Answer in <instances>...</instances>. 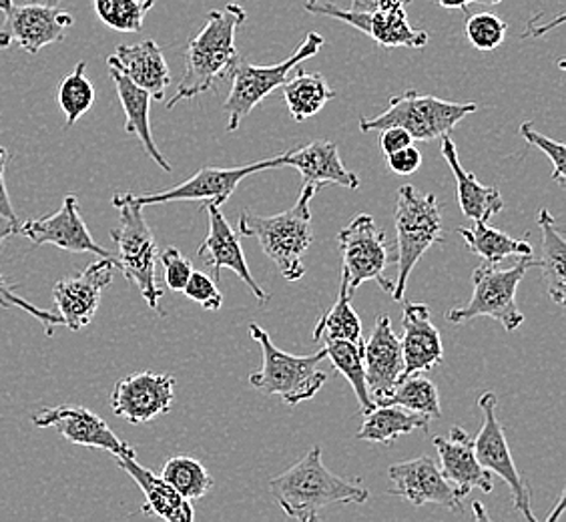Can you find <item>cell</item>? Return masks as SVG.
Returning a JSON list of instances; mask_svg holds the SVG:
<instances>
[{
  "instance_id": "cell-31",
  "label": "cell",
  "mask_w": 566,
  "mask_h": 522,
  "mask_svg": "<svg viewBox=\"0 0 566 522\" xmlns=\"http://www.w3.org/2000/svg\"><path fill=\"white\" fill-rule=\"evenodd\" d=\"M458 233L470 253L486 263H501L506 258H533V246L528 241L514 240L501 229L489 226V221H474L472 228H458Z\"/></svg>"
},
{
  "instance_id": "cell-49",
  "label": "cell",
  "mask_w": 566,
  "mask_h": 522,
  "mask_svg": "<svg viewBox=\"0 0 566 522\" xmlns=\"http://www.w3.org/2000/svg\"><path fill=\"white\" fill-rule=\"evenodd\" d=\"M563 511H565V494L560 497V501H558V504H556V511L553 512V514H548L546 522H555L556 519L563 514Z\"/></svg>"
},
{
  "instance_id": "cell-22",
  "label": "cell",
  "mask_w": 566,
  "mask_h": 522,
  "mask_svg": "<svg viewBox=\"0 0 566 522\" xmlns=\"http://www.w3.org/2000/svg\"><path fill=\"white\" fill-rule=\"evenodd\" d=\"M283 167H294L302 175L304 186L348 187L358 189L359 177L352 174L339 157L338 145L327 139L307 143L300 149L282 153Z\"/></svg>"
},
{
  "instance_id": "cell-28",
  "label": "cell",
  "mask_w": 566,
  "mask_h": 522,
  "mask_svg": "<svg viewBox=\"0 0 566 522\" xmlns=\"http://www.w3.org/2000/svg\"><path fill=\"white\" fill-rule=\"evenodd\" d=\"M366 420L356 438L378 445H392L396 438L410 435L415 430H430V418L424 414L410 413L396 404H376L371 413L364 414Z\"/></svg>"
},
{
  "instance_id": "cell-34",
  "label": "cell",
  "mask_w": 566,
  "mask_h": 522,
  "mask_svg": "<svg viewBox=\"0 0 566 522\" xmlns=\"http://www.w3.org/2000/svg\"><path fill=\"white\" fill-rule=\"evenodd\" d=\"M378 404H396L410 413L424 414L430 420L442 416L438 388L422 376V372L402 376L392 392L384 396Z\"/></svg>"
},
{
  "instance_id": "cell-16",
  "label": "cell",
  "mask_w": 566,
  "mask_h": 522,
  "mask_svg": "<svg viewBox=\"0 0 566 522\" xmlns=\"http://www.w3.org/2000/svg\"><path fill=\"white\" fill-rule=\"evenodd\" d=\"M174 400L175 378L171 374L135 372L115 384L111 408L115 416L132 425H147L153 418L169 413Z\"/></svg>"
},
{
  "instance_id": "cell-18",
  "label": "cell",
  "mask_w": 566,
  "mask_h": 522,
  "mask_svg": "<svg viewBox=\"0 0 566 522\" xmlns=\"http://www.w3.org/2000/svg\"><path fill=\"white\" fill-rule=\"evenodd\" d=\"M208 211L209 231L208 238L199 246L197 255L203 260L209 270L213 272V280L219 282L221 270H231L251 290L258 304L265 305L270 302V294L263 290L260 283L253 280L248 261L241 250V236L229 226L228 219L219 211L218 206L206 203Z\"/></svg>"
},
{
  "instance_id": "cell-20",
  "label": "cell",
  "mask_w": 566,
  "mask_h": 522,
  "mask_svg": "<svg viewBox=\"0 0 566 522\" xmlns=\"http://www.w3.org/2000/svg\"><path fill=\"white\" fill-rule=\"evenodd\" d=\"M364 368L366 384L374 404L392 392L403 376L402 344L394 334L390 317L378 316L368 342H364Z\"/></svg>"
},
{
  "instance_id": "cell-48",
  "label": "cell",
  "mask_w": 566,
  "mask_h": 522,
  "mask_svg": "<svg viewBox=\"0 0 566 522\" xmlns=\"http://www.w3.org/2000/svg\"><path fill=\"white\" fill-rule=\"evenodd\" d=\"M376 4H378V0H352V7H349V9L370 12L376 9Z\"/></svg>"
},
{
  "instance_id": "cell-15",
  "label": "cell",
  "mask_w": 566,
  "mask_h": 522,
  "mask_svg": "<svg viewBox=\"0 0 566 522\" xmlns=\"http://www.w3.org/2000/svg\"><path fill=\"white\" fill-rule=\"evenodd\" d=\"M388 492L415 507L436 504L452 512L464 511V497L444 479L434 458L420 457L392 464L388 468Z\"/></svg>"
},
{
  "instance_id": "cell-40",
  "label": "cell",
  "mask_w": 566,
  "mask_h": 522,
  "mask_svg": "<svg viewBox=\"0 0 566 522\" xmlns=\"http://www.w3.org/2000/svg\"><path fill=\"white\" fill-rule=\"evenodd\" d=\"M506 31H509V24L492 12L472 14L467 21V39L482 53H491L494 49H499L506 39Z\"/></svg>"
},
{
  "instance_id": "cell-14",
  "label": "cell",
  "mask_w": 566,
  "mask_h": 522,
  "mask_svg": "<svg viewBox=\"0 0 566 522\" xmlns=\"http://www.w3.org/2000/svg\"><path fill=\"white\" fill-rule=\"evenodd\" d=\"M117 258H101V261L88 263L83 272L55 283L53 300L56 314L63 320L66 330L78 332L93 322L101 305L103 290L113 282Z\"/></svg>"
},
{
  "instance_id": "cell-33",
  "label": "cell",
  "mask_w": 566,
  "mask_h": 522,
  "mask_svg": "<svg viewBox=\"0 0 566 522\" xmlns=\"http://www.w3.org/2000/svg\"><path fill=\"white\" fill-rule=\"evenodd\" d=\"M368 36L386 49H422L428 44V34L424 31H416L408 21L406 7L370 11Z\"/></svg>"
},
{
  "instance_id": "cell-9",
  "label": "cell",
  "mask_w": 566,
  "mask_h": 522,
  "mask_svg": "<svg viewBox=\"0 0 566 522\" xmlns=\"http://www.w3.org/2000/svg\"><path fill=\"white\" fill-rule=\"evenodd\" d=\"M324 36L319 33L305 34L304 43L295 49L277 65L258 66L238 61L231 69V91L223 111L228 115L226 129L235 133L240 129L241 121L255 109L263 98L270 97L275 88H282L283 83L294 75L295 66L302 65L307 59L316 56L324 46Z\"/></svg>"
},
{
  "instance_id": "cell-32",
  "label": "cell",
  "mask_w": 566,
  "mask_h": 522,
  "mask_svg": "<svg viewBox=\"0 0 566 522\" xmlns=\"http://www.w3.org/2000/svg\"><path fill=\"white\" fill-rule=\"evenodd\" d=\"M326 344V358L332 366L349 382L354 394L358 398L361 413L368 414L376 408L371 400L368 384H366V368H364V340L348 342V340H324Z\"/></svg>"
},
{
  "instance_id": "cell-46",
  "label": "cell",
  "mask_w": 566,
  "mask_h": 522,
  "mask_svg": "<svg viewBox=\"0 0 566 522\" xmlns=\"http://www.w3.org/2000/svg\"><path fill=\"white\" fill-rule=\"evenodd\" d=\"M9 159H11V153L7 152L4 147H0V218L19 221L14 213V207H12L11 197H9L7 181H4V171H7Z\"/></svg>"
},
{
  "instance_id": "cell-19",
  "label": "cell",
  "mask_w": 566,
  "mask_h": 522,
  "mask_svg": "<svg viewBox=\"0 0 566 522\" xmlns=\"http://www.w3.org/2000/svg\"><path fill=\"white\" fill-rule=\"evenodd\" d=\"M31 420L36 428H55L59 435L76 447L107 450L115 457L129 448V445L123 442L101 416L91 413L85 406L63 404V406L43 408L33 414Z\"/></svg>"
},
{
  "instance_id": "cell-21",
  "label": "cell",
  "mask_w": 566,
  "mask_h": 522,
  "mask_svg": "<svg viewBox=\"0 0 566 522\" xmlns=\"http://www.w3.org/2000/svg\"><path fill=\"white\" fill-rule=\"evenodd\" d=\"M434 448L440 457V470L444 479L462 497H469L472 490H482L491 494L494 490L492 472L480 464L474 452V440L460 426H454L448 438L436 436Z\"/></svg>"
},
{
  "instance_id": "cell-6",
  "label": "cell",
  "mask_w": 566,
  "mask_h": 522,
  "mask_svg": "<svg viewBox=\"0 0 566 522\" xmlns=\"http://www.w3.org/2000/svg\"><path fill=\"white\" fill-rule=\"evenodd\" d=\"M476 109V103H454L432 95H420L410 88L390 98L388 109L378 117H361L359 130L374 133L388 127H402L415 142H436L450 135L460 121Z\"/></svg>"
},
{
  "instance_id": "cell-47",
  "label": "cell",
  "mask_w": 566,
  "mask_h": 522,
  "mask_svg": "<svg viewBox=\"0 0 566 522\" xmlns=\"http://www.w3.org/2000/svg\"><path fill=\"white\" fill-rule=\"evenodd\" d=\"M442 9H457V11H467L469 4H499L502 0H436Z\"/></svg>"
},
{
  "instance_id": "cell-35",
  "label": "cell",
  "mask_w": 566,
  "mask_h": 522,
  "mask_svg": "<svg viewBox=\"0 0 566 522\" xmlns=\"http://www.w3.org/2000/svg\"><path fill=\"white\" fill-rule=\"evenodd\" d=\"M314 340H348V342H361V322L352 307V294L348 292L346 280L342 278L339 295L336 304L332 305L324 316L319 317Z\"/></svg>"
},
{
  "instance_id": "cell-30",
  "label": "cell",
  "mask_w": 566,
  "mask_h": 522,
  "mask_svg": "<svg viewBox=\"0 0 566 522\" xmlns=\"http://www.w3.org/2000/svg\"><path fill=\"white\" fill-rule=\"evenodd\" d=\"M283 98L294 121L310 119L326 107L336 93L327 85L326 76L322 73H307L295 66V75L283 83Z\"/></svg>"
},
{
  "instance_id": "cell-45",
  "label": "cell",
  "mask_w": 566,
  "mask_h": 522,
  "mask_svg": "<svg viewBox=\"0 0 566 522\" xmlns=\"http://www.w3.org/2000/svg\"><path fill=\"white\" fill-rule=\"evenodd\" d=\"M380 133V147L384 155L400 152L403 147H408V145L415 143V139L410 137V133L402 129V127H388V129H381Z\"/></svg>"
},
{
  "instance_id": "cell-50",
  "label": "cell",
  "mask_w": 566,
  "mask_h": 522,
  "mask_svg": "<svg viewBox=\"0 0 566 522\" xmlns=\"http://www.w3.org/2000/svg\"><path fill=\"white\" fill-rule=\"evenodd\" d=\"M142 2L143 7L147 9V11H151L153 7L159 2V0H139Z\"/></svg>"
},
{
  "instance_id": "cell-2",
  "label": "cell",
  "mask_w": 566,
  "mask_h": 522,
  "mask_svg": "<svg viewBox=\"0 0 566 522\" xmlns=\"http://www.w3.org/2000/svg\"><path fill=\"white\" fill-rule=\"evenodd\" d=\"M245 21L248 12L238 2H229L221 11L208 12L201 33L187 44L186 75L177 93L169 98L167 109H174L179 101L208 93L218 79H226L231 73L233 65L240 61L235 34Z\"/></svg>"
},
{
  "instance_id": "cell-25",
  "label": "cell",
  "mask_w": 566,
  "mask_h": 522,
  "mask_svg": "<svg viewBox=\"0 0 566 522\" xmlns=\"http://www.w3.org/2000/svg\"><path fill=\"white\" fill-rule=\"evenodd\" d=\"M107 65L132 79L137 87L145 88L153 101H164L165 91L171 85L164 51L151 39L139 44H120L107 59Z\"/></svg>"
},
{
  "instance_id": "cell-1",
  "label": "cell",
  "mask_w": 566,
  "mask_h": 522,
  "mask_svg": "<svg viewBox=\"0 0 566 522\" xmlns=\"http://www.w3.org/2000/svg\"><path fill=\"white\" fill-rule=\"evenodd\" d=\"M270 490L282 511L302 522L319 521V511L332 504H361L370 499L361 480L342 479L324 467L319 447L270 480Z\"/></svg>"
},
{
  "instance_id": "cell-11",
  "label": "cell",
  "mask_w": 566,
  "mask_h": 522,
  "mask_svg": "<svg viewBox=\"0 0 566 522\" xmlns=\"http://www.w3.org/2000/svg\"><path fill=\"white\" fill-rule=\"evenodd\" d=\"M0 12L4 14L0 49L19 46L29 55H36L44 46L63 41L66 29L75 24L73 14L34 0L29 4L0 0Z\"/></svg>"
},
{
  "instance_id": "cell-12",
  "label": "cell",
  "mask_w": 566,
  "mask_h": 522,
  "mask_svg": "<svg viewBox=\"0 0 566 522\" xmlns=\"http://www.w3.org/2000/svg\"><path fill=\"white\" fill-rule=\"evenodd\" d=\"M496 394L484 392L479 398V408L482 410V428L479 436L474 438V452L480 464L486 468L492 474H499L512 492L514 509L523 512L524 519L528 522H536L533 509H531V490L524 482L518 468L514 464L509 440L504 435V426L496 418Z\"/></svg>"
},
{
  "instance_id": "cell-29",
  "label": "cell",
  "mask_w": 566,
  "mask_h": 522,
  "mask_svg": "<svg viewBox=\"0 0 566 522\" xmlns=\"http://www.w3.org/2000/svg\"><path fill=\"white\" fill-rule=\"evenodd\" d=\"M538 228L543 231V255L534 260L541 268L548 297L558 305H565L566 297V241L563 231L551 211L543 209L538 216Z\"/></svg>"
},
{
  "instance_id": "cell-23",
  "label": "cell",
  "mask_w": 566,
  "mask_h": 522,
  "mask_svg": "<svg viewBox=\"0 0 566 522\" xmlns=\"http://www.w3.org/2000/svg\"><path fill=\"white\" fill-rule=\"evenodd\" d=\"M403 376L430 372L444 359V346L426 304L406 302L402 314Z\"/></svg>"
},
{
  "instance_id": "cell-10",
  "label": "cell",
  "mask_w": 566,
  "mask_h": 522,
  "mask_svg": "<svg viewBox=\"0 0 566 522\" xmlns=\"http://www.w3.org/2000/svg\"><path fill=\"white\" fill-rule=\"evenodd\" d=\"M342 253V278L346 280L349 294H354L364 282H376L386 294L392 295L394 282L386 278V265L390 260L386 233L378 228L370 213H358L338 233Z\"/></svg>"
},
{
  "instance_id": "cell-13",
  "label": "cell",
  "mask_w": 566,
  "mask_h": 522,
  "mask_svg": "<svg viewBox=\"0 0 566 522\" xmlns=\"http://www.w3.org/2000/svg\"><path fill=\"white\" fill-rule=\"evenodd\" d=\"M283 167L282 155L265 159V161H255L251 165H241V167H203L199 169L191 179H187L179 186L157 191V194H147V196H133L129 199L137 206H159V203H169V201H206L209 206L221 207L229 197L235 194L243 179L250 175L260 174L265 169H275Z\"/></svg>"
},
{
  "instance_id": "cell-39",
  "label": "cell",
  "mask_w": 566,
  "mask_h": 522,
  "mask_svg": "<svg viewBox=\"0 0 566 522\" xmlns=\"http://www.w3.org/2000/svg\"><path fill=\"white\" fill-rule=\"evenodd\" d=\"M98 19L113 31L139 33L147 9L139 0H93Z\"/></svg>"
},
{
  "instance_id": "cell-8",
  "label": "cell",
  "mask_w": 566,
  "mask_h": 522,
  "mask_svg": "<svg viewBox=\"0 0 566 522\" xmlns=\"http://www.w3.org/2000/svg\"><path fill=\"white\" fill-rule=\"evenodd\" d=\"M533 265L534 258H518L509 270H501L499 263L482 261L472 273L474 294L469 304L448 310L447 322L464 324L474 317H492L506 332L518 330L524 324V316L516 305V290Z\"/></svg>"
},
{
  "instance_id": "cell-38",
  "label": "cell",
  "mask_w": 566,
  "mask_h": 522,
  "mask_svg": "<svg viewBox=\"0 0 566 522\" xmlns=\"http://www.w3.org/2000/svg\"><path fill=\"white\" fill-rule=\"evenodd\" d=\"M19 228H21L19 221L0 218V246L9 240L11 236H14V233H19ZM0 307H2V310H14V307H19L24 314H31L34 320H39V322L43 324L46 336H53V334H55V327L63 326V320H61V316H59L56 312L41 310V307H36V305L29 304L24 297H19V295L14 294L11 285L2 278V273H0Z\"/></svg>"
},
{
  "instance_id": "cell-7",
  "label": "cell",
  "mask_w": 566,
  "mask_h": 522,
  "mask_svg": "<svg viewBox=\"0 0 566 522\" xmlns=\"http://www.w3.org/2000/svg\"><path fill=\"white\" fill-rule=\"evenodd\" d=\"M113 206L119 209V228L111 231V238L117 243L119 255L117 270L127 282L135 283L142 292L143 300L151 310L161 312L159 302L164 290L157 285V243L153 238L151 228L143 218V207L133 203L129 194H115Z\"/></svg>"
},
{
  "instance_id": "cell-27",
  "label": "cell",
  "mask_w": 566,
  "mask_h": 522,
  "mask_svg": "<svg viewBox=\"0 0 566 522\" xmlns=\"http://www.w3.org/2000/svg\"><path fill=\"white\" fill-rule=\"evenodd\" d=\"M109 75L117 87L120 105L125 111V130L133 133L139 137V142L145 147V153L151 157L155 164L159 165L164 171H171V164L164 157V153L159 152V147L155 145L151 133V121H149V111H151V95L145 88L137 87L132 79L123 75L117 69L109 66Z\"/></svg>"
},
{
  "instance_id": "cell-5",
  "label": "cell",
  "mask_w": 566,
  "mask_h": 522,
  "mask_svg": "<svg viewBox=\"0 0 566 522\" xmlns=\"http://www.w3.org/2000/svg\"><path fill=\"white\" fill-rule=\"evenodd\" d=\"M396 250H398V275L394 282L392 297L402 302L410 273L422 260L426 251L436 243H444L442 211L432 194L422 196L412 186H402L396 197Z\"/></svg>"
},
{
  "instance_id": "cell-42",
  "label": "cell",
  "mask_w": 566,
  "mask_h": 522,
  "mask_svg": "<svg viewBox=\"0 0 566 522\" xmlns=\"http://www.w3.org/2000/svg\"><path fill=\"white\" fill-rule=\"evenodd\" d=\"M184 294L208 312H219L223 307V294L219 292L216 280L209 278L208 273L193 270L184 288Z\"/></svg>"
},
{
  "instance_id": "cell-37",
  "label": "cell",
  "mask_w": 566,
  "mask_h": 522,
  "mask_svg": "<svg viewBox=\"0 0 566 522\" xmlns=\"http://www.w3.org/2000/svg\"><path fill=\"white\" fill-rule=\"evenodd\" d=\"M87 63H78L73 73L59 83L56 101L59 107L65 113L66 127H73L93 105H95V87L85 75Z\"/></svg>"
},
{
  "instance_id": "cell-43",
  "label": "cell",
  "mask_w": 566,
  "mask_h": 522,
  "mask_svg": "<svg viewBox=\"0 0 566 522\" xmlns=\"http://www.w3.org/2000/svg\"><path fill=\"white\" fill-rule=\"evenodd\" d=\"M157 260L164 263L165 285L171 292H184L187 280L193 273V263L187 260L186 255L177 248H167L161 251Z\"/></svg>"
},
{
  "instance_id": "cell-3",
  "label": "cell",
  "mask_w": 566,
  "mask_h": 522,
  "mask_svg": "<svg viewBox=\"0 0 566 522\" xmlns=\"http://www.w3.org/2000/svg\"><path fill=\"white\" fill-rule=\"evenodd\" d=\"M316 194V186H304L294 207L270 218L255 216L250 209L241 211V238H258L263 253L287 282H300L305 275L304 253L314 241L310 201Z\"/></svg>"
},
{
  "instance_id": "cell-26",
  "label": "cell",
  "mask_w": 566,
  "mask_h": 522,
  "mask_svg": "<svg viewBox=\"0 0 566 522\" xmlns=\"http://www.w3.org/2000/svg\"><path fill=\"white\" fill-rule=\"evenodd\" d=\"M440 142H442L440 143L442 157L447 159L457 179L458 203L462 213L472 221H489L496 213H501L504 209L501 191L496 187L482 186L476 175L470 174L460 165L457 143L452 142L450 135H444Z\"/></svg>"
},
{
  "instance_id": "cell-41",
  "label": "cell",
  "mask_w": 566,
  "mask_h": 522,
  "mask_svg": "<svg viewBox=\"0 0 566 522\" xmlns=\"http://www.w3.org/2000/svg\"><path fill=\"white\" fill-rule=\"evenodd\" d=\"M521 137H524V142L528 145L538 147L541 152L545 153L548 157V161L553 165V179L560 187H566V149L563 143L553 142L551 137H546L543 133L534 129L531 123H523L518 127Z\"/></svg>"
},
{
  "instance_id": "cell-51",
  "label": "cell",
  "mask_w": 566,
  "mask_h": 522,
  "mask_svg": "<svg viewBox=\"0 0 566 522\" xmlns=\"http://www.w3.org/2000/svg\"><path fill=\"white\" fill-rule=\"evenodd\" d=\"M34 2H43V4H51V7H56L61 0H34Z\"/></svg>"
},
{
  "instance_id": "cell-36",
  "label": "cell",
  "mask_w": 566,
  "mask_h": 522,
  "mask_svg": "<svg viewBox=\"0 0 566 522\" xmlns=\"http://www.w3.org/2000/svg\"><path fill=\"white\" fill-rule=\"evenodd\" d=\"M161 477L189 502L203 499L213 487V477L209 474L208 468L191 457L169 458L164 464Z\"/></svg>"
},
{
  "instance_id": "cell-17",
  "label": "cell",
  "mask_w": 566,
  "mask_h": 522,
  "mask_svg": "<svg viewBox=\"0 0 566 522\" xmlns=\"http://www.w3.org/2000/svg\"><path fill=\"white\" fill-rule=\"evenodd\" d=\"M19 233L33 241L36 248L55 246L59 250L71 253H95L98 258H115L111 255V251L93 240L87 223L81 218L76 196H66L63 206L55 213L22 223Z\"/></svg>"
},
{
  "instance_id": "cell-44",
  "label": "cell",
  "mask_w": 566,
  "mask_h": 522,
  "mask_svg": "<svg viewBox=\"0 0 566 522\" xmlns=\"http://www.w3.org/2000/svg\"><path fill=\"white\" fill-rule=\"evenodd\" d=\"M386 165H388V171H392L394 175L408 177V175H415L416 171L420 169V165H422V153L418 152L415 147V143H412V145L403 147L400 152L386 155Z\"/></svg>"
},
{
  "instance_id": "cell-24",
  "label": "cell",
  "mask_w": 566,
  "mask_h": 522,
  "mask_svg": "<svg viewBox=\"0 0 566 522\" xmlns=\"http://www.w3.org/2000/svg\"><path fill=\"white\" fill-rule=\"evenodd\" d=\"M115 458H117V464L143 490V497H145L143 512L145 514H153V516H159L169 522H191L196 519L191 502L186 501L161 474H155L149 468L142 467L137 462V455L132 447Z\"/></svg>"
},
{
  "instance_id": "cell-4",
  "label": "cell",
  "mask_w": 566,
  "mask_h": 522,
  "mask_svg": "<svg viewBox=\"0 0 566 522\" xmlns=\"http://www.w3.org/2000/svg\"><path fill=\"white\" fill-rule=\"evenodd\" d=\"M250 334L262 348V368L253 372L250 384L268 396L277 394L287 406L312 400L326 386L327 374L319 368L326 349L310 356H294L277 348L270 334L258 324H250Z\"/></svg>"
}]
</instances>
